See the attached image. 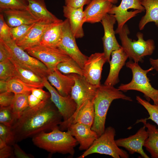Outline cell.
Instances as JSON below:
<instances>
[{"label": "cell", "instance_id": "obj_1", "mask_svg": "<svg viewBox=\"0 0 158 158\" xmlns=\"http://www.w3.org/2000/svg\"><path fill=\"white\" fill-rule=\"evenodd\" d=\"M62 117L50 98L28 108L11 126L15 142L59 127Z\"/></svg>", "mask_w": 158, "mask_h": 158}, {"label": "cell", "instance_id": "obj_2", "mask_svg": "<svg viewBox=\"0 0 158 158\" xmlns=\"http://www.w3.org/2000/svg\"><path fill=\"white\" fill-rule=\"evenodd\" d=\"M118 99L133 101L130 97L113 86L101 85L97 88L93 100L95 116L91 129L97 133L98 137L105 130L106 116L111 103L113 100Z\"/></svg>", "mask_w": 158, "mask_h": 158}, {"label": "cell", "instance_id": "obj_3", "mask_svg": "<svg viewBox=\"0 0 158 158\" xmlns=\"http://www.w3.org/2000/svg\"><path fill=\"white\" fill-rule=\"evenodd\" d=\"M36 146L51 153H58L73 155L78 142L69 130L66 132L57 127L48 132H42L32 137Z\"/></svg>", "mask_w": 158, "mask_h": 158}, {"label": "cell", "instance_id": "obj_4", "mask_svg": "<svg viewBox=\"0 0 158 158\" xmlns=\"http://www.w3.org/2000/svg\"><path fill=\"white\" fill-rule=\"evenodd\" d=\"M126 66L132 71V79L128 83L121 84L118 89L124 92L129 90L139 91L144 94L147 101L149 102L151 99L154 104H158V90L152 87L147 75L149 72L154 69L153 67L145 70L141 67L138 63L131 60L126 63Z\"/></svg>", "mask_w": 158, "mask_h": 158}, {"label": "cell", "instance_id": "obj_5", "mask_svg": "<svg viewBox=\"0 0 158 158\" xmlns=\"http://www.w3.org/2000/svg\"><path fill=\"white\" fill-rule=\"evenodd\" d=\"M130 31L128 26L125 24L117 34L119 35L122 47L130 59L135 63H142L143 59L146 56L152 54L155 49L154 41L152 39L145 40L143 34L138 32L136 36L138 40H133L129 38Z\"/></svg>", "mask_w": 158, "mask_h": 158}, {"label": "cell", "instance_id": "obj_6", "mask_svg": "<svg viewBox=\"0 0 158 158\" xmlns=\"http://www.w3.org/2000/svg\"><path fill=\"white\" fill-rule=\"evenodd\" d=\"M115 135L116 131L113 127H107L90 147L78 158H83L94 153L109 155L114 158H129L127 152L116 145L114 140Z\"/></svg>", "mask_w": 158, "mask_h": 158}, {"label": "cell", "instance_id": "obj_7", "mask_svg": "<svg viewBox=\"0 0 158 158\" xmlns=\"http://www.w3.org/2000/svg\"><path fill=\"white\" fill-rule=\"evenodd\" d=\"M4 42L10 53L9 59L11 61L23 68L32 71L42 78H47L50 71L44 63L18 47L12 39Z\"/></svg>", "mask_w": 158, "mask_h": 158}, {"label": "cell", "instance_id": "obj_8", "mask_svg": "<svg viewBox=\"0 0 158 158\" xmlns=\"http://www.w3.org/2000/svg\"><path fill=\"white\" fill-rule=\"evenodd\" d=\"M30 56L44 63L50 71L56 69L58 64L71 58L58 47L39 44L25 50Z\"/></svg>", "mask_w": 158, "mask_h": 158}, {"label": "cell", "instance_id": "obj_9", "mask_svg": "<svg viewBox=\"0 0 158 158\" xmlns=\"http://www.w3.org/2000/svg\"><path fill=\"white\" fill-rule=\"evenodd\" d=\"M75 38L71 31L69 20L66 18L63 22L61 40L58 47L64 51L83 69L88 57L79 49Z\"/></svg>", "mask_w": 158, "mask_h": 158}, {"label": "cell", "instance_id": "obj_10", "mask_svg": "<svg viewBox=\"0 0 158 158\" xmlns=\"http://www.w3.org/2000/svg\"><path fill=\"white\" fill-rule=\"evenodd\" d=\"M145 11L141 0H122L118 6L113 5L108 13L114 15L117 21L115 33L121 30L127 21Z\"/></svg>", "mask_w": 158, "mask_h": 158}, {"label": "cell", "instance_id": "obj_11", "mask_svg": "<svg viewBox=\"0 0 158 158\" xmlns=\"http://www.w3.org/2000/svg\"><path fill=\"white\" fill-rule=\"evenodd\" d=\"M44 87L50 94V99L61 115L63 121L71 117L75 112L77 105L71 95L67 96L60 95L46 78H44Z\"/></svg>", "mask_w": 158, "mask_h": 158}, {"label": "cell", "instance_id": "obj_12", "mask_svg": "<svg viewBox=\"0 0 158 158\" xmlns=\"http://www.w3.org/2000/svg\"><path fill=\"white\" fill-rule=\"evenodd\" d=\"M71 74L75 83L70 95L77 104V109L85 102L94 99L98 87L88 82L84 76L75 73Z\"/></svg>", "mask_w": 158, "mask_h": 158}, {"label": "cell", "instance_id": "obj_13", "mask_svg": "<svg viewBox=\"0 0 158 158\" xmlns=\"http://www.w3.org/2000/svg\"><path fill=\"white\" fill-rule=\"evenodd\" d=\"M106 62L104 52L95 53L88 57L83 69V76L88 82L97 87L101 85L102 68Z\"/></svg>", "mask_w": 158, "mask_h": 158}, {"label": "cell", "instance_id": "obj_14", "mask_svg": "<svg viewBox=\"0 0 158 158\" xmlns=\"http://www.w3.org/2000/svg\"><path fill=\"white\" fill-rule=\"evenodd\" d=\"M93 100H87L84 102L71 117L66 121H62L59 126L60 130H67L70 125L77 123L92 127L95 116Z\"/></svg>", "mask_w": 158, "mask_h": 158}, {"label": "cell", "instance_id": "obj_15", "mask_svg": "<svg viewBox=\"0 0 158 158\" xmlns=\"http://www.w3.org/2000/svg\"><path fill=\"white\" fill-rule=\"evenodd\" d=\"M114 15L106 14L103 18L101 22L104 30V35L102 38L104 53L107 61H110L111 52L121 47L118 43L115 36L114 26L116 21Z\"/></svg>", "mask_w": 158, "mask_h": 158}, {"label": "cell", "instance_id": "obj_16", "mask_svg": "<svg viewBox=\"0 0 158 158\" xmlns=\"http://www.w3.org/2000/svg\"><path fill=\"white\" fill-rule=\"evenodd\" d=\"M145 126L141 128L134 135L124 138L115 140L119 147L124 148L130 154L138 153L144 158L150 157L144 152L143 149L145 142L148 137L149 134Z\"/></svg>", "mask_w": 158, "mask_h": 158}, {"label": "cell", "instance_id": "obj_17", "mask_svg": "<svg viewBox=\"0 0 158 158\" xmlns=\"http://www.w3.org/2000/svg\"><path fill=\"white\" fill-rule=\"evenodd\" d=\"M67 130L69 131L79 144V149L80 150H87L99 137L91 127L82 123L72 124Z\"/></svg>", "mask_w": 158, "mask_h": 158}, {"label": "cell", "instance_id": "obj_18", "mask_svg": "<svg viewBox=\"0 0 158 158\" xmlns=\"http://www.w3.org/2000/svg\"><path fill=\"white\" fill-rule=\"evenodd\" d=\"M113 6L107 0H92L84 11V23L101 22Z\"/></svg>", "mask_w": 158, "mask_h": 158}, {"label": "cell", "instance_id": "obj_19", "mask_svg": "<svg viewBox=\"0 0 158 158\" xmlns=\"http://www.w3.org/2000/svg\"><path fill=\"white\" fill-rule=\"evenodd\" d=\"M111 55V59L109 62V71L104 85L114 86L119 82V72L125 64L128 56L122 46L119 49L112 51Z\"/></svg>", "mask_w": 158, "mask_h": 158}, {"label": "cell", "instance_id": "obj_20", "mask_svg": "<svg viewBox=\"0 0 158 158\" xmlns=\"http://www.w3.org/2000/svg\"><path fill=\"white\" fill-rule=\"evenodd\" d=\"M2 13L5 20L11 28L22 25H30L40 20L32 14L28 8L24 9H8Z\"/></svg>", "mask_w": 158, "mask_h": 158}, {"label": "cell", "instance_id": "obj_21", "mask_svg": "<svg viewBox=\"0 0 158 158\" xmlns=\"http://www.w3.org/2000/svg\"><path fill=\"white\" fill-rule=\"evenodd\" d=\"M47 79L60 95L67 96L70 95L75 83L74 79L71 74L65 75L56 69L49 72Z\"/></svg>", "mask_w": 158, "mask_h": 158}, {"label": "cell", "instance_id": "obj_22", "mask_svg": "<svg viewBox=\"0 0 158 158\" xmlns=\"http://www.w3.org/2000/svg\"><path fill=\"white\" fill-rule=\"evenodd\" d=\"M83 7L76 8L65 5L63 6V15L68 19L72 32L76 38H82L84 36L83 28L84 23Z\"/></svg>", "mask_w": 158, "mask_h": 158}, {"label": "cell", "instance_id": "obj_23", "mask_svg": "<svg viewBox=\"0 0 158 158\" xmlns=\"http://www.w3.org/2000/svg\"><path fill=\"white\" fill-rule=\"evenodd\" d=\"M50 24L40 20L37 22L24 37L15 42L16 44L24 50L40 44L43 35Z\"/></svg>", "mask_w": 158, "mask_h": 158}, {"label": "cell", "instance_id": "obj_24", "mask_svg": "<svg viewBox=\"0 0 158 158\" xmlns=\"http://www.w3.org/2000/svg\"><path fill=\"white\" fill-rule=\"evenodd\" d=\"M28 8L39 20L51 23L61 21L47 9L44 0H28Z\"/></svg>", "mask_w": 158, "mask_h": 158}, {"label": "cell", "instance_id": "obj_25", "mask_svg": "<svg viewBox=\"0 0 158 158\" xmlns=\"http://www.w3.org/2000/svg\"><path fill=\"white\" fill-rule=\"evenodd\" d=\"M63 22L61 20L50 24L43 35L40 44L58 47L61 40Z\"/></svg>", "mask_w": 158, "mask_h": 158}, {"label": "cell", "instance_id": "obj_26", "mask_svg": "<svg viewBox=\"0 0 158 158\" xmlns=\"http://www.w3.org/2000/svg\"><path fill=\"white\" fill-rule=\"evenodd\" d=\"M146 118L138 120L136 123L141 122L147 128L148 137L144 146L150 154L152 158H158V129L154 125L147 122Z\"/></svg>", "mask_w": 158, "mask_h": 158}, {"label": "cell", "instance_id": "obj_27", "mask_svg": "<svg viewBox=\"0 0 158 158\" xmlns=\"http://www.w3.org/2000/svg\"><path fill=\"white\" fill-rule=\"evenodd\" d=\"M11 61L15 66L14 77L19 78L32 87L42 88L44 87V78L38 75L32 71L23 68L15 62Z\"/></svg>", "mask_w": 158, "mask_h": 158}, {"label": "cell", "instance_id": "obj_28", "mask_svg": "<svg viewBox=\"0 0 158 158\" xmlns=\"http://www.w3.org/2000/svg\"><path fill=\"white\" fill-rule=\"evenodd\" d=\"M146 13L141 19L139 24L140 30L144 29L148 23L154 22L158 27V0H141Z\"/></svg>", "mask_w": 158, "mask_h": 158}, {"label": "cell", "instance_id": "obj_29", "mask_svg": "<svg viewBox=\"0 0 158 158\" xmlns=\"http://www.w3.org/2000/svg\"><path fill=\"white\" fill-rule=\"evenodd\" d=\"M6 81L7 91L14 94L31 93L33 88L15 77H12Z\"/></svg>", "mask_w": 158, "mask_h": 158}, {"label": "cell", "instance_id": "obj_30", "mask_svg": "<svg viewBox=\"0 0 158 158\" xmlns=\"http://www.w3.org/2000/svg\"><path fill=\"white\" fill-rule=\"evenodd\" d=\"M31 93L15 94L14 99L11 106L18 118L29 107L28 97Z\"/></svg>", "mask_w": 158, "mask_h": 158}, {"label": "cell", "instance_id": "obj_31", "mask_svg": "<svg viewBox=\"0 0 158 158\" xmlns=\"http://www.w3.org/2000/svg\"><path fill=\"white\" fill-rule=\"evenodd\" d=\"M56 69L64 74L75 73L83 76V69L71 58L59 63L57 66Z\"/></svg>", "mask_w": 158, "mask_h": 158}, {"label": "cell", "instance_id": "obj_32", "mask_svg": "<svg viewBox=\"0 0 158 158\" xmlns=\"http://www.w3.org/2000/svg\"><path fill=\"white\" fill-rule=\"evenodd\" d=\"M15 65L9 59L0 62V80H8L15 76Z\"/></svg>", "mask_w": 158, "mask_h": 158}, {"label": "cell", "instance_id": "obj_33", "mask_svg": "<svg viewBox=\"0 0 158 158\" xmlns=\"http://www.w3.org/2000/svg\"><path fill=\"white\" fill-rule=\"evenodd\" d=\"M136 99L138 103L143 106L147 111L149 116L146 118V119L151 120L158 126V104H151L139 96H136Z\"/></svg>", "mask_w": 158, "mask_h": 158}, {"label": "cell", "instance_id": "obj_34", "mask_svg": "<svg viewBox=\"0 0 158 158\" xmlns=\"http://www.w3.org/2000/svg\"><path fill=\"white\" fill-rule=\"evenodd\" d=\"M28 5V0H0V12L8 9H26Z\"/></svg>", "mask_w": 158, "mask_h": 158}, {"label": "cell", "instance_id": "obj_35", "mask_svg": "<svg viewBox=\"0 0 158 158\" xmlns=\"http://www.w3.org/2000/svg\"><path fill=\"white\" fill-rule=\"evenodd\" d=\"M17 117L11 106L0 107V123L11 127Z\"/></svg>", "mask_w": 158, "mask_h": 158}, {"label": "cell", "instance_id": "obj_36", "mask_svg": "<svg viewBox=\"0 0 158 158\" xmlns=\"http://www.w3.org/2000/svg\"><path fill=\"white\" fill-rule=\"evenodd\" d=\"M35 23L11 28V33L12 39L16 42L22 39L28 33Z\"/></svg>", "mask_w": 158, "mask_h": 158}, {"label": "cell", "instance_id": "obj_37", "mask_svg": "<svg viewBox=\"0 0 158 158\" xmlns=\"http://www.w3.org/2000/svg\"><path fill=\"white\" fill-rule=\"evenodd\" d=\"M0 138L8 145H13L15 142L11 127L0 123Z\"/></svg>", "mask_w": 158, "mask_h": 158}, {"label": "cell", "instance_id": "obj_38", "mask_svg": "<svg viewBox=\"0 0 158 158\" xmlns=\"http://www.w3.org/2000/svg\"><path fill=\"white\" fill-rule=\"evenodd\" d=\"M11 28L6 23L2 13L0 14V39L6 42L11 40Z\"/></svg>", "mask_w": 158, "mask_h": 158}, {"label": "cell", "instance_id": "obj_39", "mask_svg": "<svg viewBox=\"0 0 158 158\" xmlns=\"http://www.w3.org/2000/svg\"><path fill=\"white\" fill-rule=\"evenodd\" d=\"M15 94L8 91L0 93V107L11 106L13 103Z\"/></svg>", "mask_w": 158, "mask_h": 158}, {"label": "cell", "instance_id": "obj_40", "mask_svg": "<svg viewBox=\"0 0 158 158\" xmlns=\"http://www.w3.org/2000/svg\"><path fill=\"white\" fill-rule=\"evenodd\" d=\"M31 93L42 101L50 98V93L45 91L42 88H33Z\"/></svg>", "mask_w": 158, "mask_h": 158}, {"label": "cell", "instance_id": "obj_41", "mask_svg": "<svg viewBox=\"0 0 158 158\" xmlns=\"http://www.w3.org/2000/svg\"><path fill=\"white\" fill-rule=\"evenodd\" d=\"M14 156L17 158H33L32 154L25 152L20 147L15 143L13 145Z\"/></svg>", "mask_w": 158, "mask_h": 158}, {"label": "cell", "instance_id": "obj_42", "mask_svg": "<svg viewBox=\"0 0 158 158\" xmlns=\"http://www.w3.org/2000/svg\"><path fill=\"white\" fill-rule=\"evenodd\" d=\"M91 0H64L65 5L74 7L79 8L88 4Z\"/></svg>", "mask_w": 158, "mask_h": 158}, {"label": "cell", "instance_id": "obj_43", "mask_svg": "<svg viewBox=\"0 0 158 158\" xmlns=\"http://www.w3.org/2000/svg\"><path fill=\"white\" fill-rule=\"evenodd\" d=\"M14 157L13 147L11 145L7 144L0 149V158H8Z\"/></svg>", "mask_w": 158, "mask_h": 158}, {"label": "cell", "instance_id": "obj_44", "mask_svg": "<svg viewBox=\"0 0 158 158\" xmlns=\"http://www.w3.org/2000/svg\"><path fill=\"white\" fill-rule=\"evenodd\" d=\"M10 54L3 41L0 39V62L9 59Z\"/></svg>", "mask_w": 158, "mask_h": 158}, {"label": "cell", "instance_id": "obj_45", "mask_svg": "<svg viewBox=\"0 0 158 158\" xmlns=\"http://www.w3.org/2000/svg\"><path fill=\"white\" fill-rule=\"evenodd\" d=\"M28 100L30 108H32L35 107L42 101L31 93L28 95Z\"/></svg>", "mask_w": 158, "mask_h": 158}, {"label": "cell", "instance_id": "obj_46", "mask_svg": "<svg viewBox=\"0 0 158 158\" xmlns=\"http://www.w3.org/2000/svg\"><path fill=\"white\" fill-rule=\"evenodd\" d=\"M7 91V81L4 80H0V93Z\"/></svg>", "mask_w": 158, "mask_h": 158}, {"label": "cell", "instance_id": "obj_47", "mask_svg": "<svg viewBox=\"0 0 158 158\" xmlns=\"http://www.w3.org/2000/svg\"><path fill=\"white\" fill-rule=\"evenodd\" d=\"M150 64L156 71H158V59H154L150 58L149 59Z\"/></svg>", "mask_w": 158, "mask_h": 158}, {"label": "cell", "instance_id": "obj_48", "mask_svg": "<svg viewBox=\"0 0 158 158\" xmlns=\"http://www.w3.org/2000/svg\"><path fill=\"white\" fill-rule=\"evenodd\" d=\"M107 0L111 2L112 4H116L118 2V0Z\"/></svg>", "mask_w": 158, "mask_h": 158}]
</instances>
